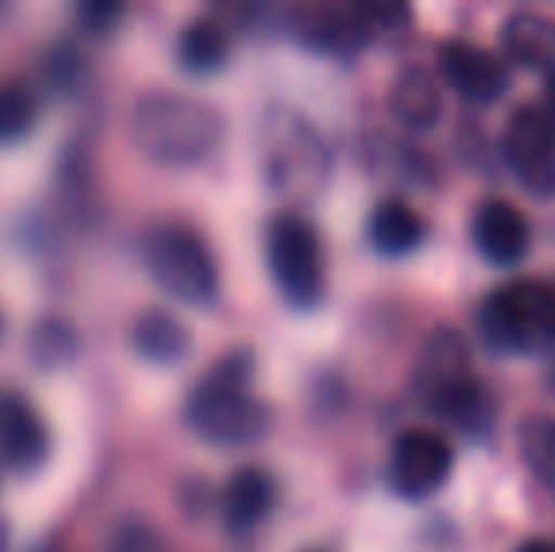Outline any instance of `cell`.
I'll list each match as a JSON object with an SVG mask.
<instances>
[{
	"mask_svg": "<svg viewBox=\"0 0 555 552\" xmlns=\"http://www.w3.org/2000/svg\"><path fill=\"white\" fill-rule=\"evenodd\" d=\"M264 269L292 310H314L325 299V246L299 213H276L264 228Z\"/></svg>",
	"mask_w": 555,
	"mask_h": 552,
	"instance_id": "6",
	"label": "cell"
},
{
	"mask_svg": "<svg viewBox=\"0 0 555 552\" xmlns=\"http://www.w3.org/2000/svg\"><path fill=\"white\" fill-rule=\"evenodd\" d=\"M129 341H132V352H137L140 360L155 363V368H175L193 348L190 325L163 307L144 310V314L132 322Z\"/></svg>",
	"mask_w": 555,
	"mask_h": 552,
	"instance_id": "18",
	"label": "cell"
},
{
	"mask_svg": "<svg viewBox=\"0 0 555 552\" xmlns=\"http://www.w3.org/2000/svg\"><path fill=\"white\" fill-rule=\"evenodd\" d=\"M499 57L529 73H555V20L544 12H511L499 23Z\"/></svg>",
	"mask_w": 555,
	"mask_h": 552,
	"instance_id": "16",
	"label": "cell"
},
{
	"mask_svg": "<svg viewBox=\"0 0 555 552\" xmlns=\"http://www.w3.org/2000/svg\"><path fill=\"white\" fill-rule=\"evenodd\" d=\"M514 552H555L552 541H544V538H529V541H521Z\"/></svg>",
	"mask_w": 555,
	"mask_h": 552,
	"instance_id": "26",
	"label": "cell"
},
{
	"mask_svg": "<svg viewBox=\"0 0 555 552\" xmlns=\"http://www.w3.org/2000/svg\"><path fill=\"white\" fill-rule=\"evenodd\" d=\"M111 552H167L163 538L144 523H125L121 530L114 534Z\"/></svg>",
	"mask_w": 555,
	"mask_h": 552,
	"instance_id": "23",
	"label": "cell"
},
{
	"mask_svg": "<svg viewBox=\"0 0 555 552\" xmlns=\"http://www.w3.org/2000/svg\"><path fill=\"white\" fill-rule=\"evenodd\" d=\"M499 159L537 201L555 197V133L537 106H518L499 137Z\"/></svg>",
	"mask_w": 555,
	"mask_h": 552,
	"instance_id": "9",
	"label": "cell"
},
{
	"mask_svg": "<svg viewBox=\"0 0 555 552\" xmlns=\"http://www.w3.org/2000/svg\"><path fill=\"white\" fill-rule=\"evenodd\" d=\"M548 383H552V390H555V368H552V375H548Z\"/></svg>",
	"mask_w": 555,
	"mask_h": 552,
	"instance_id": "27",
	"label": "cell"
},
{
	"mask_svg": "<svg viewBox=\"0 0 555 552\" xmlns=\"http://www.w3.org/2000/svg\"><path fill=\"white\" fill-rule=\"evenodd\" d=\"M50 458V427L23 394L0 390V462L15 473H35Z\"/></svg>",
	"mask_w": 555,
	"mask_h": 552,
	"instance_id": "13",
	"label": "cell"
},
{
	"mask_svg": "<svg viewBox=\"0 0 555 552\" xmlns=\"http://www.w3.org/2000/svg\"><path fill=\"white\" fill-rule=\"evenodd\" d=\"M453 473L450 439L431 427H409L393 439L386 458V485L401 500H431Z\"/></svg>",
	"mask_w": 555,
	"mask_h": 552,
	"instance_id": "10",
	"label": "cell"
},
{
	"mask_svg": "<svg viewBox=\"0 0 555 552\" xmlns=\"http://www.w3.org/2000/svg\"><path fill=\"white\" fill-rule=\"evenodd\" d=\"M476 337L495 356H544L555 348V287L506 280L476 307Z\"/></svg>",
	"mask_w": 555,
	"mask_h": 552,
	"instance_id": "4",
	"label": "cell"
},
{
	"mask_svg": "<svg viewBox=\"0 0 555 552\" xmlns=\"http://www.w3.org/2000/svg\"><path fill=\"white\" fill-rule=\"evenodd\" d=\"M439 80L468 106H491L511 91V65L499 53L465 38H446L439 46Z\"/></svg>",
	"mask_w": 555,
	"mask_h": 552,
	"instance_id": "11",
	"label": "cell"
},
{
	"mask_svg": "<svg viewBox=\"0 0 555 552\" xmlns=\"http://www.w3.org/2000/svg\"><path fill=\"white\" fill-rule=\"evenodd\" d=\"M366 243L382 258H412L427 243L424 213L416 205H409L404 197H382L371 208V220H366Z\"/></svg>",
	"mask_w": 555,
	"mask_h": 552,
	"instance_id": "17",
	"label": "cell"
},
{
	"mask_svg": "<svg viewBox=\"0 0 555 552\" xmlns=\"http://www.w3.org/2000/svg\"><path fill=\"white\" fill-rule=\"evenodd\" d=\"M0 333H4V318H0Z\"/></svg>",
	"mask_w": 555,
	"mask_h": 552,
	"instance_id": "28",
	"label": "cell"
},
{
	"mask_svg": "<svg viewBox=\"0 0 555 552\" xmlns=\"http://www.w3.org/2000/svg\"><path fill=\"white\" fill-rule=\"evenodd\" d=\"M227 121L212 103L185 91H152L132 106L129 137L159 167H197L223 144Z\"/></svg>",
	"mask_w": 555,
	"mask_h": 552,
	"instance_id": "2",
	"label": "cell"
},
{
	"mask_svg": "<svg viewBox=\"0 0 555 552\" xmlns=\"http://www.w3.org/2000/svg\"><path fill=\"white\" fill-rule=\"evenodd\" d=\"M409 8L401 4H314L295 8L287 27L307 50L325 57H356L386 30L401 27Z\"/></svg>",
	"mask_w": 555,
	"mask_h": 552,
	"instance_id": "7",
	"label": "cell"
},
{
	"mask_svg": "<svg viewBox=\"0 0 555 552\" xmlns=\"http://www.w3.org/2000/svg\"><path fill=\"white\" fill-rule=\"evenodd\" d=\"M280 485L269 470L261 465H242L227 477L223 496H220V515L223 526L231 534H254L257 526L269 523V515L276 511Z\"/></svg>",
	"mask_w": 555,
	"mask_h": 552,
	"instance_id": "14",
	"label": "cell"
},
{
	"mask_svg": "<svg viewBox=\"0 0 555 552\" xmlns=\"http://www.w3.org/2000/svg\"><path fill=\"white\" fill-rule=\"evenodd\" d=\"M27 348H30V360L42 371H57L73 363L76 348H80V337H76L73 325L61 322V318H42V322L30 330Z\"/></svg>",
	"mask_w": 555,
	"mask_h": 552,
	"instance_id": "21",
	"label": "cell"
},
{
	"mask_svg": "<svg viewBox=\"0 0 555 552\" xmlns=\"http://www.w3.org/2000/svg\"><path fill=\"white\" fill-rule=\"evenodd\" d=\"M468 239H473L476 254L495 269H514L526 261L529 246H533V228H529L526 213L503 197H488L473 208L468 220Z\"/></svg>",
	"mask_w": 555,
	"mask_h": 552,
	"instance_id": "12",
	"label": "cell"
},
{
	"mask_svg": "<svg viewBox=\"0 0 555 552\" xmlns=\"http://www.w3.org/2000/svg\"><path fill=\"white\" fill-rule=\"evenodd\" d=\"M264 178L276 193L310 197L330 178V147L299 114H272L264 121Z\"/></svg>",
	"mask_w": 555,
	"mask_h": 552,
	"instance_id": "8",
	"label": "cell"
},
{
	"mask_svg": "<svg viewBox=\"0 0 555 552\" xmlns=\"http://www.w3.org/2000/svg\"><path fill=\"white\" fill-rule=\"evenodd\" d=\"M121 4H88V8H80V23L88 30H99V35H106L111 30V23L121 20Z\"/></svg>",
	"mask_w": 555,
	"mask_h": 552,
	"instance_id": "24",
	"label": "cell"
},
{
	"mask_svg": "<svg viewBox=\"0 0 555 552\" xmlns=\"http://www.w3.org/2000/svg\"><path fill=\"white\" fill-rule=\"evenodd\" d=\"M537 111H541V118L548 121L552 133H555V73L544 76V99H541V106H537Z\"/></svg>",
	"mask_w": 555,
	"mask_h": 552,
	"instance_id": "25",
	"label": "cell"
},
{
	"mask_svg": "<svg viewBox=\"0 0 555 552\" xmlns=\"http://www.w3.org/2000/svg\"><path fill=\"white\" fill-rule=\"evenodd\" d=\"M231 61V30L216 15H197L178 35V65L190 76H216Z\"/></svg>",
	"mask_w": 555,
	"mask_h": 552,
	"instance_id": "19",
	"label": "cell"
},
{
	"mask_svg": "<svg viewBox=\"0 0 555 552\" xmlns=\"http://www.w3.org/2000/svg\"><path fill=\"white\" fill-rule=\"evenodd\" d=\"M35 121H38V99L15 80L0 84V144L23 140L35 129Z\"/></svg>",
	"mask_w": 555,
	"mask_h": 552,
	"instance_id": "22",
	"label": "cell"
},
{
	"mask_svg": "<svg viewBox=\"0 0 555 552\" xmlns=\"http://www.w3.org/2000/svg\"><path fill=\"white\" fill-rule=\"evenodd\" d=\"M140 261L170 299L190 303V307H212L220 299V261L208 239L190 223H152L140 235Z\"/></svg>",
	"mask_w": 555,
	"mask_h": 552,
	"instance_id": "5",
	"label": "cell"
},
{
	"mask_svg": "<svg viewBox=\"0 0 555 552\" xmlns=\"http://www.w3.org/2000/svg\"><path fill=\"white\" fill-rule=\"evenodd\" d=\"M518 454L541 492L555 503V416H529L518 427Z\"/></svg>",
	"mask_w": 555,
	"mask_h": 552,
	"instance_id": "20",
	"label": "cell"
},
{
	"mask_svg": "<svg viewBox=\"0 0 555 552\" xmlns=\"http://www.w3.org/2000/svg\"><path fill=\"white\" fill-rule=\"evenodd\" d=\"M197 439L212 447H254L269 435L272 409L254 394V360L246 352L227 356L190 390L182 409Z\"/></svg>",
	"mask_w": 555,
	"mask_h": 552,
	"instance_id": "3",
	"label": "cell"
},
{
	"mask_svg": "<svg viewBox=\"0 0 555 552\" xmlns=\"http://www.w3.org/2000/svg\"><path fill=\"white\" fill-rule=\"evenodd\" d=\"M412 398L424 413L442 420L465 439H488L495 432L499 406L491 390L480 383L468 356V341L453 325H439L427 333L412 363Z\"/></svg>",
	"mask_w": 555,
	"mask_h": 552,
	"instance_id": "1",
	"label": "cell"
},
{
	"mask_svg": "<svg viewBox=\"0 0 555 552\" xmlns=\"http://www.w3.org/2000/svg\"><path fill=\"white\" fill-rule=\"evenodd\" d=\"M389 114L409 133H431L446 114L439 73L427 65H404L389 88Z\"/></svg>",
	"mask_w": 555,
	"mask_h": 552,
	"instance_id": "15",
	"label": "cell"
}]
</instances>
